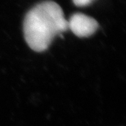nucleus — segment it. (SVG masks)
<instances>
[{
  "mask_svg": "<svg viewBox=\"0 0 126 126\" xmlns=\"http://www.w3.org/2000/svg\"><path fill=\"white\" fill-rule=\"evenodd\" d=\"M68 29L79 37H89L97 31L99 25L92 17L82 13H75L68 20Z\"/></svg>",
  "mask_w": 126,
  "mask_h": 126,
  "instance_id": "obj_2",
  "label": "nucleus"
},
{
  "mask_svg": "<svg viewBox=\"0 0 126 126\" xmlns=\"http://www.w3.org/2000/svg\"><path fill=\"white\" fill-rule=\"evenodd\" d=\"M94 0H72L74 4L77 7H85L91 4Z\"/></svg>",
  "mask_w": 126,
  "mask_h": 126,
  "instance_id": "obj_3",
  "label": "nucleus"
},
{
  "mask_svg": "<svg viewBox=\"0 0 126 126\" xmlns=\"http://www.w3.org/2000/svg\"><path fill=\"white\" fill-rule=\"evenodd\" d=\"M68 29L60 6L51 1L42 2L28 12L23 22L25 40L32 50L37 52L48 48L54 37Z\"/></svg>",
  "mask_w": 126,
  "mask_h": 126,
  "instance_id": "obj_1",
  "label": "nucleus"
}]
</instances>
